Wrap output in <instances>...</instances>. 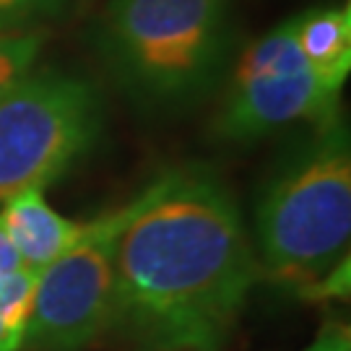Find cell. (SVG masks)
<instances>
[{
    "label": "cell",
    "instance_id": "cell-9",
    "mask_svg": "<svg viewBox=\"0 0 351 351\" xmlns=\"http://www.w3.org/2000/svg\"><path fill=\"white\" fill-rule=\"evenodd\" d=\"M34 294L37 271L21 265L0 276V351H24Z\"/></svg>",
    "mask_w": 351,
    "mask_h": 351
},
{
    "label": "cell",
    "instance_id": "cell-13",
    "mask_svg": "<svg viewBox=\"0 0 351 351\" xmlns=\"http://www.w3.org/2000/svg\"><path fill=\"white\" fill-rule=\"evenodd\" d=\"M21 258H19V252L13 247L11 237H8V232H5V226L0 221V276H5V274H11L16 268H21Z\"/></svg>",
    "mask_w": 351,
    "mask_h": 351
},
{
    "label": "cell",
    "instance_id": "cell-12",
    "mask_svg": "<svg viewBox=\"0 0 351 351\" xmlns=\"http://www.w3.org/2000/svg\"><path fill=\"white\" fill-rule=\"evenodd\" d=\"M304 351H351V328L343 320H328Z\"/></svg>",
    "mask_w": 351,
    "mask_h": 351
},
{
    "label": "cell",
    "instance_id": "cell-3",
    "mask_svg": "<svg viewBox=\"0 0 351 351\" xmlns=\"http://www.w3.org/2000/svg\"><path fill=\"white\" fill-rule=\"evenodd\" d=\"M232 0H107L94 47L112 81L151 110L201 101L229 68Z\"/></svg>",
    "mask_w": 351,
    "mask_h": 351
},
{
    "label": "cell",
    "instance_id": "cell-5",
    "mask_svg": "<svg viewBox=\"0 0 351 351\" xmlns=\"http://www.w3.org/2000/svg\"><path fill=\"white\" fill-rule=\"evenodd\" d=\"M336 120L341 94L315 78L287 19L239 52L213 114L211 136L224 143H252L289 125L326 128Z\"/></svg>",
    "mask_w": 351,
    "mask_h": 351
},
{
    "label": "cell",
    "instance_id": "cell-10",
    "mask_svg": "<svg viewBox=\"0 0 351 351\" xmlns=\"http://www.w3.org/2000/svg\"><path fill=\"white\" fill-rule=\"evenodd\" d=\"M45 42L47 34L42 29L0 34V99L37 68Z\"/></svg>",
    "mask_w": 351,
    "mask_h": 351
},
{
    "label": "cell",
    "instance_id": "cell-1",
    "mask_svg": "<svg viewBox=\"0 0 351 351\" xmlns=\"http://www.w3.org/2000/svg\"><path fill=\"white\" fill-rule=\"evenodd\" d=\"M258 278L224 180L203 164L167 169L117 239L110 333L133 351H224Z\"/></svg>",
    "mask_w": 351,
    "mask_h": 351
},
{
    "label": "cell",
    "instance_id": "cell-6",
    "mask_svg": "<svg viewBox=\"0 0 351 351\" xmlns=\"http://www.w3.org/2000/svg\"><path fill=\"white\" fill-rule=\"evenodd\" d=\"M138 203L141 190L123 206L94 216L71 250L37 271L24 351H86L110 333L117 239Z\"/></svg>",
    "mask_w": 351,
    "mask_h": 351
},
{
    "label": "cell",
    "instance_id": "cell-4",
    "mask_svg": "<svg viewBox=\"0 0 351 351\" xmlns=\"http://www.w3.org/2000/svg\"><path fill=\"white\" fill-rule=\"evenodd\" d=\"M101 99L84 75L34 68L0 99V208L47 190L94 149Z\"/></svg>",
    "mask_w": 351,
    "mask_h": 351
},
{
    "label": "cell",
    "instance_id": "cell-8",
    "mask_svg": "<svg viewBox=\"0 0 351 351\" xmlns=\"http://www.w3.org/2000/svg\"><path fill=\"white\" fill-rule=\"evenodd\" d=\"M291 32L304 63L333 94L343 91L351 73L349 5H323L291 16Z\"/></svg>",
    "mask_w": 351,
    "mask_h": 351
},
{
    "label": "cell",
    "instance_id": "cell-11",
    "mask_svg": "<svg viewBox=\"0 0 351 351\" xmlns=\"http://www.w3.org/2000/svg\"><path fill=\"white\" fill-rule=\"evenodd\" d=\"M68 0H0V34L42 29V21L63 11Z\"/></svg>",
    "mask_w": 351,
    "mask_h": 351
},
{
    "label": "cell",
    "instance_id": "cell-7",
    "mask_svg": "<svg viewBox=\"0 0 351 351\" xmlns=\"http://www.w3.org/2000/svg\"><path fill=\"white\" fill-rule=\"evenodd\" d=\"M0 221L5 226L21 263L32 271H42L45 265L65 255L86 234L91 224V219L81 221L52 208L45 198V190L39 188L11 198L0 208Z\"/></svg>",
    "mask_w": 351,
    "mask_h": 351
},
{
    "label": "cell",
    "instance_id": "cell-2",
    "mask_svg": "<svg viewBox=\"0 0 351 351\" xmlns=\"http://www.w3.org/2000/svg\"><path fill=\"white\" fill-rule=\"evenodd\" d=\"M261 278L302 300L346 297L351 149L343 120L313 128L265 180L255 206Z\"/></svg>",
    "mask_w": 351,
    "mask_h": 351
}]
</instances>
